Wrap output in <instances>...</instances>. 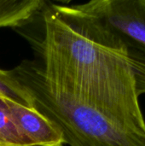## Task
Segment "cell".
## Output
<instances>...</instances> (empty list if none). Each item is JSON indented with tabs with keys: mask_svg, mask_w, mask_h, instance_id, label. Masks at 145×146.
Segmentation results:
<instances>
[{
	"mask_svg": "<svg viewBox=\"0 0 145 146\" xmlns=\"http://www.w3.org/2000/svg\"><path fill=\"white\" fill-rule=\"evenodd\" d=\"M15 74L32 98L33 109L62 133L70 146H145V136L130 130L95 97L47 77L36 60L21 62Z\"/></svg>",
	"mask_w": 145,
	"mask_h": 146,
	"instance_id": "obj_1",
	"label": "cell"
},
{
	"mask_svg": "<svg viewBox=\"0 0 145 146\" xmlns=\"http://www.w3.org/2000/svg\"><path fill=\"white\" fill-rule=\"evenodd\" d=\"M74 7L97 18L145 51V0H92Z\"/></svg>",
	"mask_w": 145,
	"mask_h": 146,
	"instance_id": "obj_2",
	"label": "cell"
},
{
	"mask_svg": "<svg viewBox=\"0 0 145 146\" xmlns=\"http://www.w3.org/2000/svg\"><path fill=\"white\" fill-rule=\"evenodd\" d=\"M6 103L16 127L32 145H65L62 133L59 127L41 113L7 98Z\"/></svg>",
	"mask_w": 145,
	"mask_h": 146,
	"instance_id": "obj_3",
	"label": "cell"
},
{
	"mask_svg": "<svg viewBox=\"0 0 145 146\" xmlns=\"http://www.w3.org/2000/svg\"><path fill=\"white\" fill-rule=\"evenodd\" d=\"M45 0H0V27H22L41 15Z\"/></svg>",
	"mask_w": 145,
	"mask_h": 146,
	"instance_id": "obj_4",
	"label": "cell"
},
{
	"mask_svg": "<svg viewBox=\"0 0 145 146\" xmlns=\"http://www.w3.org/2000/svg\"><path fill=\"white\" fill-rule=\"evenodd\" d=\"M0 96L25 107L33 109L31 97L13 69L3 70L0 68Z\"/></svg>",
	"mask_w": 145,
	"mask_h": 146,
	"instance_id": "obj_5",
	"label": "cell"
},
{
	"mask_svg": "<svg viewBox=\"0 0 145 146\" xmlns=\"http://www.w3.org/2000/svg\"><path fill=\"white\" fill-rule=\"evenodd\" d=\"M32 145L19 132L8 109L6 98L0 96V146Z\"/></svg>",
	"mask_w": 145,
	"mask_h": 146,
	"instance_id": "obj_6",
	"label": "cell"
},
{
	"mask_svg": "<svg viewBox=\"0 0 145 146\" xmlns=\"http://www.w3.org/2000/svg\"><path fill=\"white\" fill-rule=\"evenodd\" d=\"M26 146H41V145H26ZM59 146H63V145H59Z\"/></svg>",
	"mask_w": 145,
	"mask_h": 146,
	"instance_id": "obj_7",
	"label": "cell"
}]
</instances>
